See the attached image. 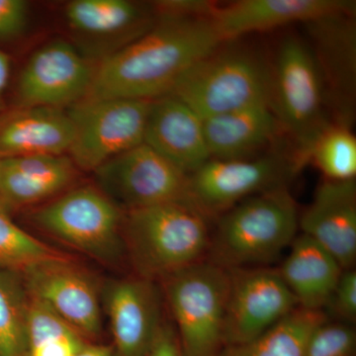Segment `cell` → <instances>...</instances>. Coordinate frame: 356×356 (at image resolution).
Returning a JSON list of instances; mask_svg holds the SVG:
<instances>
[{"mask_svg":"<svg viewBox=\"0 0 356 356\" xmlns=\"http://www.w3.org/2000/svg\"><path fill=\"white\" fill-rule=\"evenodd\" d=\"M161 281L184 356H216L224 346L228 269L205 259Z\"/></svg>","mask_w":356,"mask_h":356,"instance_id":"5","label":"cell"},{"mask_svg":"<svg viewBox=\"0 0 356 356\" xmlns=\"http://www.w3.org/2000/svg\"><path fill=\"white\" fill-rule=\"evenodd\" d=\"M74 125L63 109L20 107L0 112V159L69 153Z\"/></svg>","mask_w":356,"mask_h":356,"instance_id":"19","label":"cell"},{"mask_svg":"<svg viewBox=\"0 0 356 356\" xmlns=\"http://www.w3.org/2000/svg\"><path fill=\"white\" fill-rule=\"evenodd\" d=\"M211 159H243L270 144L281 127L269 103L203 119Z\"/></svg>","mask_w":356,"mask_h":356,"instance_id":"20","label":"cell"},{"mask_svg":"<svg viewBox=\"0 0 356 356\" xmlns=\"http://www.w3.org/2000/svg\"><path fill=\"white\" fill-rule=\"evenodd\" d=\"M302 234L324 248L343 269L356 261L355 179L325 180L299 216Z\"/></svg>","mask_w":356,"mask_h":356,"instance_id":"17","label":"cell"},{"mask_svg":"<svg viewBox=\"0 0 356 356\" xmlns=\"http://www.w3.org/2000/svg\"><path fill=\"white\" fill-rule=\"evenodd\" d=\"M144 144L187 175L211 159L203 119L172 95L151 100Z\"/></svg>","mask_w":356,"mask_h":356,"instance_id":"18","label":"cell"},{"mask_svg":"<svg viewBox=\"0 0 356 356\" xmlns=\"http://www.w3.org/2000/svg\"><path fill=\"white\" fill-rule=\"evenodd\" d=\"M122 209L100 189L79 187L44 205L32 220L42 231L104 264L125 250Z\"/></svg>","mask_w":356,"mask_h":356,"instance_id":"7","label":"cell"},{"mask_svg":"<svg viewBox=\"0 0 356 356\" xmlns=\"http://www.w3.org/2000/svg\"><path fill=\"white\" fill-rule=\"evenodd\" d=\"M151 100L83 99L69 112L74 139L69 149L74 165L95 172L109 159L144 143Z\"/></svg>","mask_w":356,"mask_h":356,"instance_id":"8","label":"cell"},{"mask_svg":"<svg viewBox=\"0 0 356 356\" xmlns=\"http://www.w3.org/2000/svg\"><path fill=\"white\" fill-rule=\"evenodd\" d=\"M63 257L19 228L0 203V268L22 273L38 262Z\"/></svg>","mask_w":356,"mask_h":356,"instance_id":"25","label":"cell"},{"mask_svg":"<svg viewBox=\"0 0 356 356\" xmlns=\"http://www.w3.org/2000/svg\"><path fill=\"white\" fill-rule=\"evenodd\" d=\"M273 74L254 51L224 42L180 77L170 95L202 119L271 102Z\"/></svg>","mask_w":356,"mask_h":356,"instance_id":"4","label":"cell"},{"mask_svg":"<svg viewBox=\"0 0 356 356\" xmlns=\"http://www.w3.org/2000/svg\"><path fill=\"white\" fill-rule=\"evenodd\" d=\"M123 238L138 276L154 282L207 259L211 232L199 211L175 202L127 211Z\"/></svg>","mask_w":356,"mask_h":356,"instance_id":"3","label":"cell"},{"mask_svg":"<svg viewBox=\"0 0 356 356\" xmlns=\"http://www.w3.org/2000/svg\"><path fill=\"white\" fill-rule=\"evenodd\" d=\"M29 19V4L24 0H0V41L19 36Z\"/></svg>","mask_w":356,"mask_h":356,"instance_id":"28","label":"cell"},{"mask_svg":"<svg viewBox=\"0 0 356 356\" xmlns=\"http://www.w3.org/2000/svg\"><path fill=\"white\" fill-rule=\"evenodd\" d=\"M11 60L9 56L0 50V112L3 108L4 93L10 77Z\"/></svg>","mask_w":356,"mask_h":356,"instance_id":"31","label":"cell"},{"mask_svg":"<svg viewBox=\"0 0 356 356\" xmlns=\"http://www.w3.org/2000/svg\"><path fill=\"white\" fill-rule=\"evenodd\" d=\"M83 334H69L39 344L27 351V356H74L88 344Z\"/></svg>","mask_w":356,"mask_h":356,"instance_id":"29","label":"cell"},{"mask_svg":"<svg viewBox=\"0 0 356 356\" xmlns=\"http://www.w3.org/2000/svg\"><path fill=\"white\" fill-rule=\"evenodd\" d=\"M28 306L21 274L0 268V356H27Z\"/></svg>","mask_w":356,"mask_h":356,"instance_id":"23","label":"cell"},{"mask_svg":"<svg viewBox=\"0 0 356 356\" xmlns=\"http://www.w3.org/2000/svg\"><path fill=\"white\" fill-rule=\"evenodd\" d=\"M28 295L58 314L86 339L99 336L102 311L95 281L65 257L38 262L22 273Z\"/></svg>","mask_w":356,"mask_h":356,"instance_id":"13","label":"cell"},{"mask_svg":"<svg viewBox=\"0 0 356 356\" xmlns=\"http://www.w3.org/2000/svg\"><path fill=\"white\" fill-rule=\"evenodd\" d=\"M228 270L224 346L247 343L261 336L298 308L278 269L254 266Z\"/></svg>","mask_w":356,"mask_h":356,"instance_id":"11","label":"cell"},{"mask_svg":"<svg viewBox=\"0 0 356 356\" xmlns=\"http://www.w3.org/2000/svg\"><path fill=\"white\" fill-rule=\"evenodd\" d=\"M147 356H184L172 325L163 322Z\"/></svg>","mask_w":356,"mask_h":356,"instance_id":"30","label":"cell"},{"mask_svg":"<svg viewBox=\"0 0 356 356\" xmlns=\"http://www.w3.org/2000/svg\"><path fill=\"white\" fill-rule=\"evenodd\" d=\"M65 18L77 50L100 62L149 31L156 21L144 4L131 0H74L65 6Z\"/></svg>","mask_w":356,"mask_h":356,"instance_id":"14","label":"cell"},{"mask_svg":"<svg viewBox=\"0 0 356 356\" xmlns=\"http://www.w3.org/2000/svg\"><path fill=\"white\" fill-rule=\"evenodd\" d=\"M299 216L284 185L250 196L216 218L207 259L226 269L270 264L292 245Z\"/></svg>","mask_w":356,"mask_h":356,"instance_id":"2","label":"cell"},{"mask_svg":"<svg viewBox=\"0 0 356 356\" xmlns=\"http://www.w3.org/2000/svg\"><path fill=\"white\" fill-rule=\"evenodd\" d=\"M95 70L74 44L50 42L33 54L21 72L18 106L62 109L76 104L88 96Z\"/></svg>","mask_w":356,"mask_h":356,"instance_id":"12","label":"cell"},{"mask_svg":"<svg viewBox=\"0 0 356 356\" xmlns=\"http://www.w3.org/2000/svg\"><path fill=\"white\" fill-rule=\"evenodd\" d=\"M104 306L116 356H147L163 324L154 281L138 276L110 283Z\"/></svg>","mask_w":356,"mask_h":356,"instance_id":"15","label":"cell"},{"mask_svg":"<svg viewBox=\"0 0 356 356\" xmlns=\"http://www.w3.org/2000/svg\"><path fill=\"white\" fill-rule=\"evenodd\" d=\"M74 356H116L113 346L88 343Z\"/></svg>","mask_w":356,"mask_h":356,"instance_id":"32","label":"cell"},{"mask_svg":"<svg viewBox=\"0 0 356 356\" xmlns=\"http://www.w3.org/2000/svg\"><path fill=\"white\" fill-rule=\"evenodd\" d=\"M224 43L210 16L159 15L153 27L99 63L84 99L154 100Z\"/></svg>","mask_w":356,"mask_h":356,"instance_id":"1","label":"cell"},{"mask_svg":"<svg viewBox=\"0 0 356 356\" xmlns=\"http://www.w3.org/2000/svg\"><path fill=\"white\" fill-rule=\"evenodd\" d=\"M355 11L346 0H240L215 6L210 14L224 42L235 41L248 33L268 31L292 23L313 21Z\"/></svg>","mask_w":356,"mask_h":356,"instance_id":"16","label":"cell"},{"mask_svg":"<svg viewBox=\"0 0 356 356\" xmlns=\"http://www.w3.org/2000/svg\"><path fill=\"white\" fill-rule=\"evenodd\" d=\"M327 318L324 311L298 307L261 336L224 346L216 356H303L309 337Z\"/></svg>","mask_w":356,"mask_h":356,"instance_id":"22","label":"cell"},{"mask_svg":"<svg viewBox=\"0 0 356 356\" xmlns=\"http://www.w3.org/2000/svg\"><path fill=\"white\" fill-rule=\"evenodd\" d=\"M271 74L270 105L280 125L296 142L298 168L308 161L314 143L330 125L324 116V79L313 51L293 36L281 42Z\"/></svg>","mask_w":356,"mask_h":356,"instance_id":"6","label":"cell"},{"mask_svg":"<svg viewBox=\"0 0 356 356\" xmlns=\"http://www.w3.org/2000/svg\"><path fill=\"white\" fill-rule=\"evenodd\" d=\"M327 180L355 179L356 139L344 123L329 125L312 147L309 159Z\"/></svg>","mask_w":356,"mask_h":356,"instance_id":"24","label":"cell"},{"mask_svg":"<svg viewBox=\"0 0 356 356\" xmlns=\"http://www.w3.org/2000/svg\"><path fill=\"white\" fill-rule=\"evenodd\" d=\"M95 173L98 189L121 209L188 204L189 175L144 143L109 159Z\"/></svg>","mask_w":356,"mask_h":356,"instance_id":"9","label":"cell"},{"mask_svg":"<svg viewBox=\"0 0 356 356\" xmlns=\"http://www.w3.org/2000/svg\"><path fill=\"white\" fill-rule=\"evenodd\" d=\"M278 269L299 307L323 311L343 269L324 248L308 236H297Z\"/></svg>","mask_w":356,"mask_h":356,"instance_id":"21","label":"cell"},{"mask_svg":"<svg viewBox=\"0 0 356 356\" xmlns=\"http://www.w3.org/2000/svg\"><path fill=\"white\" fill-rule=\"evenodd\" d=\"M356 334L353 325L330 322L318 325L307 341L303 356H355Z\"/></svg>","mask_w":356,"mask_h":356,"instance_id":"26","label":"cell"},{"mask_svg":"<svg viewBox=\"0 0 356 356\" xmlns=\"http://www.w3.org/2000/svg\"><path fill=\"white\" fill-rule=\"evenodd\" d=\"M295 172L292 163L275 156L210 159L188 177V204L208 220L218 218L250 196L283 186Z\"/></svg>","mask_w":356,"mask_h":356,"instance_id":"10","label":"cell"},{"mask_svg":"<svg viewBox=\"0 0 356 356\" xmlns=\"http://www.w3.org/2000/svg\"><path fill=\"white\" fill-rule=\"evenodd\" d=\"M325 308L341 318V322L353 324L356 320V271L344 269L339 276Z\"/></svg>","mask_w":356,"mask_h":356,"instance_id":"27","label":"cell"}]
</instances>
